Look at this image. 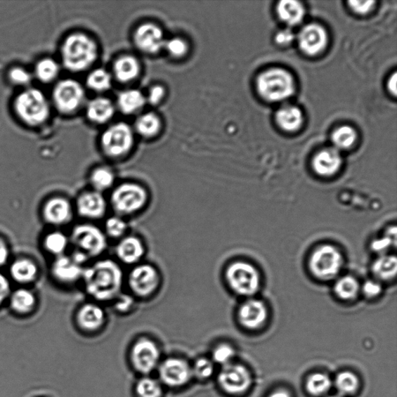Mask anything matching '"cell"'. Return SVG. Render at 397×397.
<instances>
[{
  "mask_svg": "<svg viewBox=\"0 0 397 397\" xmlns=\"http://www.w3.org/2000/svg\"><path fill=\"white\" fill-rule=\"evenodd\" d=\"M82 279L88 294L97 301H114L121 295L124 274L122 268L113 260L95 262L85 268Z\"/></svg>",
  "mask_w": 397,
  "mask_h": 397,
  "instance_id": "obj_1",
  "label": "cell"
},
{
  "mask_svg": "<svg viewBox=\"0 0 397 397\" xmlns=\"http://www.w3.org/2000/svg\"><path fill=\"white\" fill-rule=\"evenodd\" d=\"M60 52L66 70L74 72L87 70L98 57L96 43L84 33H74L67 37Z\"/></svg>",
  "mask_w": 397,
  "mask_h": 397,
  "instance_id": "obj_2",
  "label": "cell"
},
{
  "mask_svg": "<svg viewBox=\"0 0 397 397\" xmlns=\"http://www.w3.org/2000/svg\"><path fill=\"white\" fill-rule=\"evenodd\" d=\"M13 109L22 123L33 127L46 124L51 115L47 96L34 88L22 91L13 102Z\"/></svg>",
  "mask_w": 397,
  "mask_h": 397,
  "instance_id": "obj_3",
  "label": "cell"
},
{
  "mask_svg": "<svg viewBox=\"0 0 397 397\" xmlns=\"http://www.w3.org/2000/svg\"><path fill=\"white\" fill-rule=\"evenodd\" d=\"M71 242L74 247L72 254L82 263L100 256L107 249V237L103 232L91 224H80L73 229Z\"/></svg>",
  "mask_w": 397,
  "mask_h": 397,
  "instance_id": "obj_4",
  "label": "cell"
},
{
  "mask_svg": "<svg viewBox=\"0 0 397 397\" xmlns=\"http://www.w3.org/2000/svg\"><path fill=\"white\" fill-rule=\"evenodd\" d=\"M148 201V193L143 186L126 183L112 193L110 204L117 216H129L143 209Z\"/></svg>",
  "mask_w": 397,
  "mask_h": 397,
  "instance_id": "obj_5",
  "label": "cell"
},
{
  "mask_svg": "<svg viewBox=\"0 0 397 397\" xmlns=\"http://www.w3.org/2000/svg\"><path fill=\"white\" fill-rule=\"evenodd\" d=\"M259 92L268 101H281L289 98L294 92L293 77L280 69L268 70L258 79Z\"/></svg>",
  "mask_w": 397,
  "mask_h": 397,
  "instance_id": "obj_6",
  "label": "cell"
},
{
  "mask_svg": "<svg viewBox=\"0 0 397 397\" xmlns=\"http://www.w3.org/2000/svg\"><path fill=\"white\" fill-rule=\"evenodd\" d=\"M226 279L230 289L241 296L256 294L260 287V275L257 269L245 261H236L229 266Z\"/></svg>",
  "mask_w": 397,
  "mask_h": 397,
  "instance_id": "obj_7",
  "label": "cell"
},
{
  "mask_svg": "<svg viewBox=\"0 0 397 397\" xmlns=\"http://www.w3.org/2000/svg\"><path fill=\"white\" fill-rule=\"evenodd\" d=\"M309 265L311 273L316 278L332 280L340 273L343 258L335 247L322 245L312 253Z\"/></svg>",
  "mask_w": 397,
  "mask_h": 397,
  "instance_id": "obj_8",
  "label": "cell"
},
{
  "mask_svg": "<svg viewBox=\"0 0 397 397\" xmlns=\"http://www.w3.org/2000/svg\"><path fill=\"white\" fill-rule=\"evenodd\" d=\"M85 100V91L82 85L74 79H64L58 82L52 93L55 108L63 115H71L77 111Z\"/></svg>",
  "mask_w": 397,
  "mask_h": 397,
  "instance_id": "obj_9",
  "label": "cell"
},
{
  "mask_svg": "<svg viewBox=\"0 0 397 397\" xmlns=\"http://www.w3.org/2000/svg\"><path fill=\"white\" fill-rule=\"evenodd\" d=\"M134 141L131 127L125 123H118L103 133L101 146L105 154L111 158H119L131 151Z\"/></svg>",
  "mask_w": 397,
  "mask_h": 397,
  "instance_id": "obj_10",
  "label": "cell"
},
{
  "mask_svg": "<svg viewBox=\"0 0 397 397\" xmlns=\"http://www.w3.org/2000/svg\"><path fill=\"white\" fill-rule=\"evenodd\" d=\"M129 283L134 294L146 298L152 296L160 287V275L152 266L139 265L132 269Z\"/></svg>",
  "mask_w": 397,
  "mask_h": 397,
  "instance_id": "obj_11",
  "label": "cell"
},
{
  "mask_svg": "<svg viewBox=\"0 0 397 397\" xmlns=\"http://www.w3.org/2000/svg\"><path fill=\"white\" fill-rule=\"evenodd\" d=\"M219 381L224 391L229 393L237 394L249 389L251 377L249 372L244 366L230 363L223 366Z\"/></svg>",
  "mask_w": 397,
  "mask_h": 397,
  "instance_id": "obj_12",
  "label": "cell"
},
{
  "mask_svg": "<svg viewBox=\"0 0 397 397\" xmlns=\"http://www.w3.org/2000/svg\"><path fill=\"white\" fill-rule=\"evenodd\" d=\"M134 41L140 51L146 54L154 55L164 48L167 40L164 39L162 30L159 26L147 23L136 29Z\"/></svg>",
  "mask_w": 397,
  "mask_h": 397,
  "instance_id": "obj_13",
  "label": "cell"
},
{
  "mask_svg": "<svg viewBox=\"0 0 397 397\" xmlns=\"http://www.w3.org/2000/svg\"><path fill=\"white\" fill-rule=\"evenodd\" d=\"M160 351L156 344L146 339L139 340L132 350V360L136 368L143 373L153 371L158 365Z\"/></svg>",
  "mask_w": 397,
  "mask_h": 397,
  "instance_id": "obj_14",
  "label": "cell"
},
{
  "mask_svg": "<svg viewBox=\"0 0 397 397\" xmlns=\"http://www.w3.org/2000/svg\"><path fill=\"white\" fill-rule=\"evenodd\" d=\"M160 378L164 384L171 387L182 386L193 377L192 368L183 359L169 358L160 370Z\"/></svg>",
  "mask_w": 397,
  "mask_h": 397,
  "instance_id": "obj_15",
  "label": "cell"
},
{
  "mask_svg": "<svg viewBox=\"0 0 397 397\" xmlns=\"http://www.w3.org/2000/svg\"><path fill=\"white\" fill-rule=\"evenodd\" d=\"M77 207L79 214L84 219L98 220L106 214L108 204L103 193L92 190L80 195Z\"/></svg>",
  "mask_w": 397,
  "mask_h": 397,
  "instance_id": "obj_16",
  "label": "cell"
},
{
  "mask_svg": "<svg viewBox=\"0 0 397 397\" xmlns=\"http://www.w3.org/2000/svg\"><path fill=\"white\" fill-rule=\"evenodd\" d=\"M327 35L325 30L318 25H309L299 34V47L306 54L315 56L326 47Z\"/></svg>",
  "mask_w": 397,
  "mask_h": 397,
  "instance_id": "obj_17",
  "label": "cell"
},
{
  "mask_svg": "<svg viewBox=\"0 0 397 397\" xmlns=\"http://www.w3.org/2000/svg\"><path fill=\"white\" fill-rule=\"evenodd\" d=\"M268 311L265 304L258 299H249L240 307L238 318L241 324L249 329H256L263 325Z\"/></svg>",
  "mask_w": 397,
  "mask_h": 397,
  "instance_id": "obj_18",
  "label": "cell"
},
{
  "mask_svg": "<svg viewBox=\"0 0 397 397\" xmlns=\"http://www.w3.org/2000/svg\"><path fill=\"white\" fill-rule=\"evenodd\" d=\"M52 271L58 280L72 283L82 278L85 268L84 263L73 256H61L55 261Z\"/></svg>",
  "mask_w": 397,
  "mask_h": 397,
  "instance_id": "obj_19",
  "label": "cell"
},
{
  "mask_svg": "<svg viewBox=\"0 0 397 397\" xmlns=\"http://www.w3.org/2000/svg\"><path fill=\"white\" fill-rule=\"evenodd\" d=\"M145 252L143 242L134 236L122 238L116 248L117 258L126 265L138 263L143 258Z\"/></svg>",
  "mask_w": 397,
  "mask_h": 397,
  "instance_id": "obj_20",
  "label": "cell"
},
{
  "mask_svg": "<svg viewBox=\"0 0 397 397\" xmlns=\"http://www.w3.org/2000/svg\"><path fill=\"white\" fill-rule=\"evenodd\" d=\"M342 160L337 148H327L320 152L313 161V167L322 176H331L340 169Z\"/></svg>",
  "mask_w": 397,
  "mask_h": 397,
  "instance_id": "obj_21",
  "label": "cell"
},
{
  "mask_svg": "<svg viewBox=\"0 0 397 397\" xmlns=\"http://www.w3.org/2000/svg\"><path fill=\"white\" fill-rule=\"evenodd\" d=\"M44 215L50 223L62 226L72 219V206L65 199H51L44 208Z\"/></svg>",
  "mask_w": 397,
  "mask_h": 397,
  "instance_id": "obj_22",
  "label": "cell"
},
{
  "mask_svg": "<svg viewBox=\"0 0 397 397\" xmlns=\"http://www.w3.org/2000/svg\"><path fill=\"white\" fill-rule=\"evenodd\" d=\"M106 315L102 307L95 304H87L81 307L77 320L82 328L87 331H96L103 325Z\"/></svg>",
  "mask_w": 397,
  "mask_h": 397,
  "instance_id": "obj_23",
  "label": "cell"
},
{
  "mask_svg": "<svg viewBox=\"0 0 397 397\" xmlns=\"http://www.w3.org/2000/svg\"><path fill=\"white\" fill-rule=\"evenodd\" d=\"M115 106L109 99L98 97L89 102L86 107V115L89 121L95 124H104L114 116Z\"/></svg>",
  "mask_w": 397,
  "mask_h": 397,
  "instance_id": "obj_24",
  "label": "cell"
},
{
  "mask_svg": "<svg viewBox=\"0 0 397 397\" xmlns=\"http://www.w3.org/2000/svg\"><path fill=\"white\" fill-rule=\"evenodd\" d=\"M141 72V65L138 59L131 56L119 58L114 65L116 79L124 84L137 79Z\"/></svg>",
  "mask_w": 397,
  "mask_h": 397,
  "instance_id": "obj_25",
  "label": "cell"
},
{
  "mask_svg": "<svg viewBox=\"0 0 397 397\" xmlns=\"http://www.w3.org/2000/svg\"><path fill=\"white\" fill-rule=\"evenodd\" d=\"M146 103L145 97L136 89H129L122 92L118 96V108L125 115L137 113L144 108Z\"/></svg>",
  "mask_w": 397,
  "mask_h": 397,
  "instance_id": "obj_26",
  "label": "cell"
},
{
  "mask_svg": "<svg viewBox=\"0 0 397 397\" xmlns=\"http://www.w3.org/2000/svg\"><path fill=\"white\" fill-rule=\"evenodd\" d=\"M281 20L290 26H295L302 21L304 16V6L293 0L281 1L277 7Z\"/></svg>",
  "mask_w": 397,
  "mask_h": 397,
  "instance_id": "obj_27",
  "label": "cell"
},
{
  "mask_svg": "<svg viewBox=\"0 0 397 397\" xmlns=\"http://www.w3.org/2000/svg\"><path fill=\"white\" fill-rule=\"evenodd\" d=\"M276 121L282 129L296 131L303 123L302 112L294 106L283 107L277 112Z\"/></svg>",
  "mask_w": 397,
  "mask_h": 397,
  "instance_id": "obj_28",
  "label": "cell"
},
{
  "mask_svg": "<svg viewBox=\"0 0 397 397\" xmlns=\"http://www.w3.org/2000/svg\"><path fill=\"white\" fill-rule=\"evenodd\" d=\"M60 65L54 58H44L37 62L34 68V76L43 84H51L58 77Z\"/></svg>",
  "mask_w": 397,
  "mask_h": 397,
  "instance_id": "obj_29",
  "label": "cell"
},
{
  "mask_svg": "<svg viewBox=\"0 0 397 397\" xmlns=\"http://www.w3.org/2000/svg\"><path fill=\"white\" fill-rule=\"evenodd\" d=\"M11 273L15 280L26 283L36 278L37 268L32 261L20 259L15 261L12 265Z\"/></svg>",
  "mask_w": 397,
  "mask_h": 397,
  "instance_id": "obj_30",
  "label": "cell"
},
{
  "mask_svg": "<svg viewBox=\"0 0 397 397\" xmlns=\"http://www.w3.org/2000/svg\"><path fill=\"white\" fill-rule=\"evenodd\" d=\"M161 121L158 116L148 113L140 116L136 123V129L142 137L152 138L161 129Z\"/></svg>",
  "mask_w": 397,
  "mask_h": 397,
  "instance_id": "obj_31",
  "label": "cell"
},
{
  "mask_svg": "<svg viewBox=\"0 0 397 397\" xmlns=\"http://www.w3.org/2000/svg\"><path fill=\"white\" fill-rule=\"evenodd\" d=\"M372 271L381 280L388 281L394 278L397 271V261L395 256H382L374 262Z\"/></svg>",
  "mask_w": 397,
  "mask_h": 397,
  "instance_id": "obj_32",
  "label": "cell"
},
{
  "mask_svg": "<svg viewBox=\"0 0 397 397\" xmlns=\"http://www.w3.org/2000/svg\"><path fill=\"white\" fill-rule=\"evenodd\" d=\"M115 182L114 172L107 167H99L92 171L91 183L94 191L103 193L110 189Z\"/></svg>",
  "mask_w": 397,
  "mask_h": 397,
  "instance_id": "obj_33",
  "label": "cell"
},
{
  "mask_svg": "<svg viewBox=\"0 0 397 397\" xmlns=\"http://www.w3.org/2000/svg\"><path fill=\"white\" fill-rule=\"evenodd\" d=\"M358 282L351 276H344L337 281L334 287V292L337 296L344 299V301H351L358 294Z\"/></svg>",
  "mask_w": 397,
  "mask_h": 397,
  "instance_id": "obj_34",
  "label": "cell"
},
{
  "mask_svg": "<svg viewBox=\"0 0 397 397\" xmlns=\"http://www.w3.org/2000/svg\"><path fill=\"white\" fill-rule=\"evenodd\" d=\"M11 306L19 313L30 312L35 306V297L31 291L25 289H18L12 295Z\"/></svg>",
  "mask_w": 397,
  "mask_h": 397,
  "instance_id": "obj_35",
  "label": "cell"
},
{
  "mask_svg": "<svg viewBox=\"0 0 397 397\" xmlns=\"http://www.w3.org/2000/svg\"><path fill=\"white\" fill-rule=\"evenodd\" d=\"M111 84L110 73L103 69L93 70L87 77L89 88L96 92L107 91L110 88Z\"/></svg>",
  "mask_w": 397,
  "mask_h": 397,
  "instance_id": "obj_36",
  "label": "cell"
},
{
  "mask_svg": "<svg viewBox=\"0 0 397 397\" xmlns=\"http://www.w3.org/2000/svg\"><path fill=\"white\" fill-rule=\"evenodd\" d=\"M332 386V381L327 375L316 373L312 375L307 381L306 387L308 391L315 396L326 393Z\"/></svg>",
  "mask_w": 397,
  "mask_h": 397,
  "instance_id": "obj_37",
  "label": "cell"
},
{
  "mask_svg": "<svg viewBox=\"0 0 397 397\" xmlns=\"http://www.w3.org/2000/svg\"><path fill=\"white\" fill-rule=\"evenodd\" d=\"M69 245V239L61 232H53L48 235L46 241H44V245L46 248L52 254H58V256H63V253L65 252L67 247Z\"/></svg>",
  "mask_w": 397,
  "mask_h": 397,
  "instance_id": "obj_38",
  "label": "cell"
},
{
  "mask_svg": "<svg viewBox=\"0 0 397 397\" xmlns=\"http://www.w3.org/2000/svg\"><path fill=\"white\" fill-rule=\"evenodd\" d=\"M356 134L353 129L349 126H343L337 129L332 136L336 148L346 149L354 144Z\"/></svg>",
  "mask_w": 397,
  "mask_h": 397,
  "instance_id": "obj_39",
  "label": "cell"
},
{
  "mask_svg": "<svg viewBox=\"0 0 397 397\" xmlns=\"http://www.w3.org/2000/svg\"><path fill=\"white\" fill-rule=\"evenodd\" d=\"M136 389L140 397H161L162 394V386L158 381L152 378L141 379Z\"/></svg>",
  "mask_w": 397,
  "mask_h": 397,
  "instance_id": "obj_40",
  "label": "cell"
},
{
  "mask_svg": "<svg viewBox=\"0 0 397 397\" xmlns=\"http://www.w3.org/2000/svg\"><path fill=\"white\" fill-rule=\"evenodd\" d=\"M335 384L339 391L343 394L355 393L358 387V379L355 374L350 372H344L338 375Z\"/></svg>",
  "mask_w": 397,
  "mask_h": 397,
  "instance_id": "obj_41",
  "label": "cell"
},
{
  "mask_svg": "<svg viewBox=\"0 0 397 397\" xmlns=\"http://www.w3.org/2000/svg\"><path fill=\"white\" fill-rule=\"evenodd\" d=\"M127 230V224L122 216H115L108 219L105 223V230L112 238H119L124 236Z\"/></svg>",
  "mask_w": 397,
  "mask_h": 397,
  "instance_id": "obj_42",
  "label": "cell"
},
{
  "mask_svg": "<svg viewBox=\"0 0 397 397\" xmlns=\"http://www.w3.org/2000/svg\"><path fill=\"white\" fill-rule=\"evenodd\" d=\"M8 78L13 85L25 87L31 84L33 76L24 67L16 66L9 71Z\"/></svg>",
  "mask_w": 397,
  "mask_h": 397,
  "instance_id": "obj_43",
  "label": "cell"
},
{
  "mask_svg": "<svg viewBox=\"0 0 397 397\" xmlns=\"http://www.w3.org/2000/svg\"><path fill=\"white\" fill-rule=\"evenodd\" d=\"M164 48L174 58L183 57L188 51V44L179 37H174L164 43Z\"/></svg>",
  "mask_w": 397,
  "mask_h": 397,
  "instance_id": "obj_44",
  "label": "cell"
},
{
  "mask_svg": "<svg viewBox=\"0 0 397 397\" xmlns=\"http://www.w3.org/2000/svg\"><path fill=\"white\" fill-rule=\"evenodd\" d=\"M191 368L193 376L201 379L211 377L214 369L213 363L204 358L198 359Z\"/></svg>",
  "mask_w": 397,
  "mask_h": 397,
  "instance_id": "obj_45",
  "label": "cell"
},
{
  "mask_svg": "<svg viewBox=\"0 0 397 397\" xmlns=\"http://www.w3.org/2000/svg\"><path fill=\"white\" fill-rule=\"evenodd\" d=\"M235 352L233 348L228 344H221L217 346L213 352L214 361L223 366L230 363L235 356Z\"/></svg>",
  "mask_w": 397,
  "mask_h": 397,
  "instance_id": "obj_46",
  "label": "cell"
},
{
  "mask_svg": "<svg viewBox=\"0 0 397 397\" xmlns=\"http://www.w3.org/2000/svg\"><path fill=\"white\" fill-rule=\"evenodd\" d=\"M164 94H166V91L162 86H154L150 89L146 100L150 104H159L164 98Z\"/></svg>",
  "mask_w": 397,
  "mask_h": 397,
  "instance_id": "obj_47",
  "label": "cell"
},
{
  "mask_svg": "<svg viewBox=\"0 0 397 397\" xmlns=\"http://www.w3.org/2000/svg\"><path fill=\"white\" fill-rule=\"evenodd\" d=\"M294 34L291 30L285 29L282 31L277 34L275 37V40L277 43L281 44V46H287V44L293 42L294 40Z\"/></svg>",
  "mask_w": 397,
  "mask_h": 397,
  "instance_id": "obj_48",
  "label": "cell"
},
{
  "mask_svg": "<svg viewBox=\"0 0 397 397\" xmlns=\"http://www.w3.org/2000/svg\"><path fill=\"white\" fill-rule=\"evenodd\" d=\"M375 4L374 1H351L349 5L351 9L358 13H368Z\"/></svg>",
  "mask_w": 397,
  "mask_h": 397,
  "instance_id": "obj_49",
  "label": "cell"
},
{
  "mask_svg": "<svg viewBox=\"0 0 397 397\" xmlns=\"http://www.w3.org/2000/svg\"><path fill=\"white\" fill-rule=\"evenodd\" d=\"M381 290L380 285L372 281L367 282L363 287L364 294L369 297L378 296L381 293Z\"/></svg>",
  "mask_w": 397,
  "mask_h": 397,
  "instance_id": "obj_50",
  "label": "cell"
},
{
  "mask_svg": "<svg viewBox=\"0 0 397 397\" xmlns=\"http://www.w3.org/2000/svg\"><path fill=\"white\" fill-rule=\"evenodd\" d=\"M10 292L11 286L8 280L2 274H0V304L9 296Z\"/></svg>",
  "mask_w": 397,
  "mask_h": 397,
  "instance_id": "obj_51",
  "label": "cell"
},
{
  "mask_svg": "<svg viewBox=\"0 0 397 397\" xmlns=\"http://www.w3.org/2000/svg\"><path fill=\"white\" fill-rule=\"evenodd\" d=\"M118 301L116 304V309L118 311L125 312L131 308L133 306V299L129 296H124V297H118Z\"/></svg>",
  "mask_w": 397,
  "mask_h": 397,
  "instance_id": "obj_52",
  "label": "cell"
},
{
  "mask_svg": "<svg viewBox=\"0 0 397 397\" xmlns=\"http://www.w3.org/2000/svg\"><path fill=\"white\" fill-rule=\"evenodd\" d=\"M392 239L389 237H385L383 239L377 240L375 241L372 244V249L377 252H383L386 250L389 245L392 244Z\"/></svg>",
  "mask_w": 397,
  "mask_h": 397,
  "instance_id": "obj_53",
  "label": "cell"
},
{
  "mask_svg": "<svg viewBox=\"0 0 397 397\" xmlns=\"http://www.w3.org/2000/svg\"><path fill=\"white\" fill-rule=\"evenodd\" d=\"M9 257V251L6 244L0 239V266H3L6 263Z\"/></svg>",
  "mask_w": 397,
  "mask_h": 397,
  "instance_id": "obj_54",
  "label": "cell"
},
{
  "mask_svg": "<svg viewBox=\"0 0 397 397\" xmlns=\"http://www.w3.org/2000/svg\"><path fill=\"white\" fill-rule=\"evenodd\" d=\"M389 89H391V91L396 94V74H394L391 80L389 82L388 84Z\"/></svg>",
  "mask_w": 397,
  "mask_h": 397,
  "instance_id": "obj_55",
  "label": "cell"
},
{
  "mask_svg": "<svg viewBox=\"0 0 397 397\" xmlns=\"http://www.w3.org/2000/svg\"><path fill=\"white\" fill-rule=\"evenodd\" d=\"M269 397H290L289 394L285 391H278L273 393Z\"/></svg>",
  "mask_w": 397,
  "mask_h": 397,
  "instance_id": "obj_56",
  "label": "cell"
},
{
  "mask_svg": "<svg viewBox=\"0 0 397 397\" xmlns=\"http://www.w3.org/2000/svg\"><path fill=\"white\" fill-rule=\"evenodd\" d=\"M332 397H340V396H332Z\"/></svg>",
  "mask_w": 397,
  "mask_h": 397,
  "instance_id": "obj_57",
  "label": "cell"
}]
</instances>
